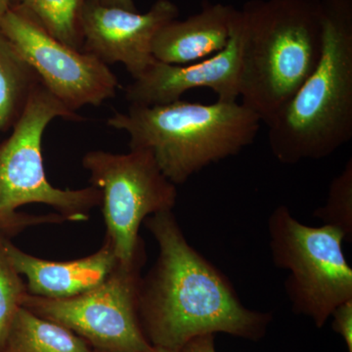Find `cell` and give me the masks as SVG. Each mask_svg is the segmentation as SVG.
I'll list each match as a JSON object with an SVG mask.
<instances>
[{
    "instance_id": "obj_12",
    "label": "cell",
    "mask_w": 352,
    "mask_h": 352,
    "mask_svg": "<svg viewBox=\"0 0 352 352\" xmlns=\"http://www.w3.org/2000/svg\"><path fill=\"white\" fill-rule=\"evenodd\" d=\"M4 249L14 267L27 279L28 293L46 298H66L98 286L118 264L112 245L104 239L98 251L85 258L52 261L27 254L3 239Z\"/></svg>"
},
{
    "instance_id": "obj_6",
    "label": "cell",
    "mask_w": 352,
    "mask_h": 352,
    "mask_svg": "<svg viewBox=\"0 0 352 352\" xmlns=\"http://www.w3.org/2000/svg\"><path fill=\"white\" fill-rule=\"evenodd\" d=\"M267 230L273 263L289 271L285 289L294 311L321 328L336 307L352 298L344 234L325 224L305 226L284 205L271 212Z\"/></svg>"
},
{
    "instance_id": "obj_21",
    "label": "cell",
    "mask_w": 352,
    "mask_h": 352,
    "mask_svg": "<svg viewBox=\"0 0 352 352\" xmlns=\"http://www.w3.org/2000/svg\"><path fill=\"white\" fill-rule=\"evenodd\" d=\"M95 3L104 6L119 7L129 11H138L133 0H90Z\"/></svg>"
},
{
    "instance_id": "obj_22",
    "label": "cell",
    "mask_w": 352,
    "mask_h": 352,
    "mask_svg": "<svg viewBox=\"0 0 352 352\" xmlns=\"http://www.w3.org/2000/svg\"><path fill=\"white\" fill-rule=\"evenodd\" d=\"M11 0H0V18L10 9Z\"/></svg>"
},
{
    "instance_id": "obj_18",
    "label": "cell",
    "mask_w": 352,
    "mask_h": 352,
    "mask_svg": "<svg viewBox=\"0 0 352 352\" xmlns=\"http://www.w3.org/2000/svg\"><path fill=\"white\" fill-rule=\"evenodd\" d=\"M4 238L0 236V351L28 294L24 280L7 256Z\"/></svg>"
},
{
    "instance_id": "obj_7",
    "label": "cell",
    "mask_w": 352,
    "mask_h": 352,
    "mask_svg": "<svg viewBox=\"0 0 352 352\" xmlns=\"http://www.w3.org/2000/svg\"><path fill=\"white\" fill-rule=\"evenodd\" d=\"M82 164L91 186L101 191L105 239L112 245L118 263H145V245L139 229L147 217L173 210L176 185L147 150L131 149L126 154L95 150L83 156Z\"/></svg>"
},
{
    "instance_id": "obj_20",
    "label": "cell",
    "mask_w": 352,
    "mask_h": 352,
    "mask_svg": "<svg viewBox=\"0 0 352 352\" xmlns=\"http://www.w3.org/2000/svg\"><path fill=\"white\" fill-rule=\"evenodd\" d=\"M180 352H217L214 335H204L190 340Z\"/></svg>"
},
{
    "instance_id": "obj_19",
    "label": "cell",
    "mask_w": 352,
    "mask_h": 352,
    "mask_svg": "<svg viewBox=\"0 0 352 352\" xmlns=\"http://www.w3.org/2000/svg\"><path fill=\"white\" fill-rule=\"evenodd\" d=\"M331 316L333 331L344 338L349 352H352V298L336 307Z\"/></svg>"
},
{
    "instance_id": "obj_4",
    "label": "cell",
    "mask_w": 352,
    "mask_h": 352,
    "mask_svg": "<svg viewBox=\"0 0 352 352\" xmlns=\"http://www.w3.org/2000/svg\"><path fill=\"white\" fill-rule=\"evenodd\" d=\"M261 120L242 103L210 105L182 99L166 105L131 106L108 126L126 132L131 149L147 150L173 184H183L210 164L254 143Z\"/></svg>"
},
{
    "instance_id": "obj_8",
    "label": "cell",
    "mask_w": 352,
    "mask_h": 352,
    "mask_svg": "<svg viewBox=\"0 0 352 352\" xmlns=\"http://www.w3.org/2000/svg\"><path fill=\"white\" fill-rule=\"evenodd\" d=\"M144 263H118L98 286L66 298L28 293L22 307L76 333L97 352H148L139 319L141 270Z\"/></svg>"
},
{
    "instance_id": "obj_14",
    "label": "cell",
    "mask_w": 352,
    "mask_h": 352,
    "mask_svg": "<svg viewBox=\"0 0 352 352\" xmlns=\"http://www.w3.org/2000/svg\"><path fill=\"white\" fill-rule=\"evenodd\" d=\"M85 340L21 307L0 352H92Z\"/></svg>"
},
{
    "instance_id": "obj_10",
    "label": "cell",
    "mask_w": 352,
    "mask_h": 352,
    "mask_svg": "<svg viewBox=\"0 0 352 352\" xmlns=\"http://www.w3.org/2000/svg\"><path fill=\"white\" fill-rule=\"evenodd\" d=\"M178 16L170 0H157L146 13L87 0L80 17L82 51L108 66L124 65L136 80L156 61L152 43L157 32Z\"/></svg>"
},
{
    "instance_id": "obj_13",
    "label": "cell",
    "mask_w": 352,
    "mask_h": 352,
    "mask_svg": "<svg viewBox=\"0 0 352 352\" xmlns=\"http://www.w3.org/2000/svg\"><path fill=\"white\" fill-rule=\"evenodd\" d=\"M237 13L232 6L206 1L200 12L171 21L157 32L153 56L162 63L187 65L217 54L230 41Z\"/></svg>"
},
{
    "instance_id": "obj_23",
    "label": "cell",
    "mask_w": 352,
    "mask_h": 352,
    "mask_svg": "<svg viewBox=\"0 0 352 352\" xmlns=\"http://www.w3.org/2000/svg\"><path fill=\"white\" fill-rule=\"evenodd\" d=\"M92 352H97V351H94ZM148 352H170V351H164V349H157V347L153 346L151 351H149Z\"/></svg>"
},
{
    "instance_id": "obj_5",
    "label": "cell",
    "mask_w": 352,
    "mask_h": 352,
    "mask_svg": "<svg viewBox=\"0 0 352 352\" xmlns=\"http://www.w3.org/2000/svg\"><path fill=\"white\" fill-rule=\"evenodd\" d=\"M58 118L82 120L39 82L10 136L0 143V236L10 239L38 224L87 221L101 206L100 190L56 188L46 177L43 134Z\"/></svg>"
},
{
    "instance_id": "obj_11",
    "label": "cell",
    "mask_w": 352,
    "mask_h": 352,
    "mask_svg": "<svg viewBox=\"0 0 352 352\" xmlns=\"http://www.w3.org/2000/svg\"><path fill=\"white\" fill-rule=\"evenodd\" d=\"M236 20L237 16L230 41L217 54L187 65L155 61L142 76L127 85L126 98L129 105H166L180 100L183 94L196 88H210L217 95V101H238L240 43Z\"/></svg>"
},
{
    "instance_id": "obj_17",
    "label": "cell",
    "mask_w": 352,
    "mask_h": 352,
    "mask_svg": "<svg viewBox=\"0 0 352 352\" xmlns=\"http://www.w3.org/2000/svg\"><path fill=\"white\" fill-rule=\"evenodd\" d=\"M314 217L339 229L346 240L352 241V159L349 160L344 170L336 176L329 187L325 205L317 208Z\"/></svg>"
},
{
    "instance_id": "obj_3",
    "label": "cell",
    "mask_w": 352,
    "mask_h": 352,
    "mask_svg": "<svg viewBox=\"0 0 352 352\" xmlns=\"http://www.w3.org/2000/svg\"><path fill=\"white\" fill-rule=\"evenodd\" d=\"M318 63L268 126L273 156L284 164L327 157L352 138V0H320Z\"/></svg>"
},
{
    "instance_id": "obj_15",
    "label": "cell",
    "mask_w": 352,
    "mask_h": 352,
    "mask_svg": "<svg viewBox=\"0 0 352 352\" xmlns=\"http://www.w3.org/2000/svg\"><path fill=\"white\" fill-rule=\"evenodd\" d=\"M39 82L34 69L0 29V131L12 129Z\"/></svg>"
},
{
    "instance_id": "obj_16",
    "label": "cell",
    "mask_w": 352,
    "mask_h": 352,
    "mask_svg": "<svg viewBox=\"0 0 352 352\" xmlns=\"http://www.w3.org/2000/svg\"><path fill=\"white\" fill-rule=\"evenodd\" d=\"M87 0H11L10 8L34 18L48 34L82 51L80 17Z\"/></svg>"
},
{
    "instance_id": "obj_9",
    "label": "cell",
    "mask_w": 352,
    "mask_h": 352,
    "mask_svg": "<svg viewBox=\"0 0 352 352\" xmlns=\"http://www.w3.org/2000/svg\"><path fill=\"white\" fill-rule=\"evenodd\" d=\"M0 29L44 87L72 112L100 106L117 94L119 80L108 65L58 41L24 11L9 9L0 18Z\"/></svg>"
},
{
    "instance_id": "obj_2",
    "label": "cell",
    "mask_w": 352,
    "mask_h": 352,
    "mask_svg": "<svg viewBox=\"0 0 352 352\" xmlns=\"http://www.w3.org/2000/svg\"><path fill=\"white\" fill-rule=\"evenodd\" d=\"M236 28L241 103L270 126L318 63L320 0H250Z\"/></svg>"
},
{
    "instance_id": "obj_1",
    "label": "cell",
    "mask_w": 352,
    "mask_h": 352,
    "mask_svg": "<svg viewBox=\"0 0 352 352\" xmlns=\"http://www.w3.org/2000/svg\"><path fill=\"white\" fill-rule=\"evenodd\" d=\"M143 224L159 248L139 291V319L152 346L180 352L190 340L215 333L263 337L271 314L243 305L228 278L189 244L173 210Z\"/></svg>"
}]
</instances>
